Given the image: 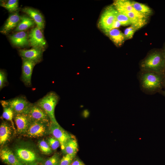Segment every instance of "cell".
Wrapping results in <instances>:
<instances>
[{
  "instance_id": "6da1fadb",
  "label": "cell",
  "mask_w": 165,
  "mask_h": 165,
  "mask_svg": "<svg viewBox=\"0 0 165 165\" xmlns=\"http://www.w3.org/2000/svg\"><path fill=\"white\" fill-rule=\"evenodd\" d=\"M165 74L140 70L137 75L141 90L148 95L160 92L163 87Z\"/></svg>"
},
{
  "instance_id": "7a4b0ae2",
  "label": "cell",
  "mask_w": 165,
  "mask_h": 165,
  "mask_svg": "<svg viewBox=\"0 0 165 165\" xmlns=\"http://www.w3.org/2000/svg\"><path fill=\"white\" fill-rule=\"evenodd\" d=\"M140 70L165 74V57L163 51L148 53L140 63Z\"/></svg>"
},
{
  "instance_id": "3957f363",
  "label": "cell",
  "mask_w": 165,
  "mask_h": 165,
  "mask_svg": "<svg viewBox=\"0 0 165 165\" xmlns=\"http://www.w3.org/2000/svg\"><path fill=\"white\" fill-rule=\"evenodd\" d=\"M59 99V96L55 92L51 91L35 103L47 114L51 121L58 126L60 125L55 118L54 110Z\"/></svg>"
},
{
  "instance_id": "277c9868",
  "label": "cell",
  "mask_w": 165,
  "mask_h": 165,
  "mask_svg": "<svg viewBox=\"0 0 165 165\" xmlns=\"http://www.w3.org/2000/svg\"><path fill=\"white\" fill-rule=\"evenodd\" d=\"M14 152L23 165H31L38 162L39 159L36 151L28 145H17L14 148Z\"/></svg>"
},
{
  "instance_id": "5b68a950",
  "label": "cell",
  "mask_w": 165,
  "mask_h": 165,
  "mask_svg": "<svg viewBox=\"0 0 165 165\" xmlns=\"http://www.w3.org/2000/svg\"><path fill=\"white\" fill-rule=\"evenodd\" d=\"M0 102L3 107H9L11 108L14 114H28L33 104L23 96L16 97L7 100H1Z\"/></svg>"
},
{
  "instance_id": "8992f818",
  "label": "cell",
  "mask_w": 165,
  "mask_h": 165,
  "mask_svg": "<svg viewBox=\"0 0 165 165\" xmlns=\"http://www.w3.org/2000/svg\"><path fill=\"white\" fill-rule=\"evenodd\" d=\"M118 11L113 6H109L105 9L101 14L98 22V26L105 33L111 30L116 20Z\"/></svg>"
},
{
  "instance_id": "52a82bcc",
  "label": "cell",
  "mask_w": 165,
  "mask_h": 165,
  "mask_svg": "<svg viewBox=\"0 0 165 165\" xmlns=\"http://www.w3.org/2000/svg\"><path fill=\"white\" fill-rule=\"evenodd\" d=\"M50 123L31 121L26 135L30 138H37L46 135L49 133Z\"/></svg>"
},
{
  "instance_id": "ba28073f",
  "label": "cell",
  "mask_w": 165,
  "mask_h": 165,
  "mask_svg": "<svg viewBox=\"0 0 165 165\" xmlns=\"http://www.w3.org/2000/svg\"><path fill=\"white\" fill-rule=\"evenodd\" d=\"M49 132V133L59 141L62 152L67 141L69 139L75 137L66 131L60 126L56 125L51 121L50 123Z\"/></svg>"
},
{
  "instance_id": "9c48e42d",
  "label": "cell",
  "mask_w": 165,
  "mask_h": 165,
  "mask_svg": "<svg viewBox=\"0 0 165 165\" xmlns=\"http://www.w3.org/2000/svg\"><path fill=\"white\" fill-rule=\"evenodd\" d=\"M41 30L37 26L32 29L28 34L29 44L33 48L43 49L46 45V42Z\"/></svg>"
},
{
  "instance_id": "30bf717a",
  "label": "cell",
  "mask_w": 165,
  "mask_h": 165,
  "mask_svg": "<svg viewBox=\"0 0 165 165\" xmlns=\"http://www.w3.org/2000/svg\"><path fill=\"white\" fill-rule=\"evenodd\" d=\"M28 115L31 121L50 123V119L46 112L35 103L33 104Z\"/></svg>"
},
{
  "instance_id": "8fae6325",
  "label": "cell",
  "mask_w": 165,
  "mask_h": 165,
  "mask_svg": "<svg viewBox=\"0 0 165 165\" xmlns=\"http://www.w3.org/2000/svg\"><path fill=\"white\" fill-rule=\"evenodd\" d=\"M22 72L21 80L27 86L31 85V78L33 68L36 64L34 62L22 58Z\"/></svg>"
},
{
  "instance_id": "7c38bea8",
  "label": "cell",
  "mask_w": 165,
  "mask_h": 165,
  "mask_svg": "<svg viewBox=\"0 0 165 165\" xmlns=\"http://www.w3.org/2000/svg\"><path fill=\"white\" fill-rule=\"evenodd\" d=\"M13 119L16 126L18 134L26 135L31 122L28 114H15Z\"/></svg>"
},
{
  "instance_id": "4fadbf2b",
  "label": "cell",
  "mask_w": 165,
  "mask_h": 165,
  "mask_svg": "<svg viewBox=\"0 0 165 165\" xmlns=\"http://www.w3.org/2000/svg\"><path fill=\"white\" fill-rule=\"evenodd\" d=\"M19 53L22 58L31 61L37 64L42 60L43 49L33 48L29 50H20Z\"/></svg>"
},
{
  "instance_id": "5bb4252c",
  "label": "cell",
  "mask_w": 165,
  "mask_h": 165,
  "mask_svg": "<svg viewBox=\"0 0 165 165\" xmlns=\"http://www.w3.org/2000/svg\"><path fill=\"white\" fill-rule=\"evenodd\" d=\"M0 158L2 161L7 165H23L14 153L7 147L1 149Z\"/></svg>"
},
{
  "instance_id": "9a60e30c",
  "label": "cell",
  "mask_w": 165,
  "mask_h": 165,
  "mask_svg": "<svg viewBox=\"0 0 165 165\" xmlns=\"http://www.w3.org/2000/svg\"><path fill=\"white\" fill-rule=\"evenodd\" d=\"M14 131L13 126L6 122L4 121L1 123L0 126L1 146L4 145L11 141Z\"/></svg>"
},
{
  "instance_id": "2e32d148",
  "label": "cell",
  "mask_w": 165,
  "mask_h": 165,
  "mask_svg": "<svg viewBox=\"0 0 165 165\" xmlns=\"http://www.w3.org/2000/svg\"><path fill=\"white\" fill-rule=\"evenodd\" d=\"M22 11L27 14L34 20L37 27L42 30L44 28V18L42 14L34 8L28 7L22 9Z\"/></svg>"
},
{
  "instance_id": "e0dca14e",
  "label": "cell",
  "mask_w": 165,
  "mask_h": 165,
  "mask_svg": "<svg viewBox=\"0 0 165 165\" xmlns=\"http://www.w3.org/2000/svg\"><path fill=\"white\" fill-rule=\"evenodd\" d=\"M20 16L17 12L10 15L1 31L3 34H7L17 26L20 20Z\"/></svg>"
},
{
  "instance_id": "ac0fdd59",
  "label": "cell",
  "mask_w": 165,
  "mask_h": 165,
  "mask_svg": "<svg viewBox=\"0 0 165 165\" xmlns=\"http://www.w3.org/2000/svg\"><path fill=\"white\" fill-rule=\"evenodd\" d=\"M9 38L13 44L16 46L23 47L29 44L28 35L24 31L10 35Z\"/></svg>"
},
{
  "instance_id": "d6986e66",
  "label": "cell",
  "mask_w": 165,
  "mask_h": 165,
  "mask_svg": "<svg viewBox=\"0 0 165 165\" xmlns=\"http://www.w3.org/2000/svg\"><path fill=\"white\" fill-rule=\"evenodd\" d=\"M113 6L119 13L132 12L139 13L132 6L131 1L128 0H116L114 1Z\"/></svg>"
},
{
  "instance_id": "ffe728a7",
  "label": "cell",
  "mask_w": 165,
  "mask_h": 165,
  "mask_svg": "<svg viewBox=\"0 0 165 165\" xmlns=\"http://www.w3.org/2000/svg\"><path fill=\"white\" fill-rule=\"evenodd\" d=\"M105 33L118 46L122 45L126 39L124 34L117 28L112 29Z\"/></svg>"
},
{
  "instance_id": "44dd1931",
  "label": "cell",
  "mask_w": 165,
  "mask_h": 165,
  "mask_svg": "<svg viewBox=\"0 0 165 165\" xmlns=\"http://www.w3.org/2000/svg\"><path fill=\"white\" fill-rule=\"evenodd\" d=\"M34 20L29 17L23 15L21 16L20 20L15 31L17 32L23 31L33 27L35 24Z\"/></svg>"
},
{
  "instance_id": "7402d4cb",
  "label": "cell",
  "mask_w": 165,
  "mask_h": 165,
  "mask_svg": "<svg viewBox=\"0 0 165 165\" xmlns=\"http://www.w3.org/2000/svg\"><path fill=\"white\" fill-rule=\"evenodd\" d=\"M78 151V145L75 137L68 140L65 143L62 152L65 154L76 156Z\"/></svg>"
},
{
  "instance_id": "603a6c76",
  "label": "cell",
  "mask_w": 165,
  "mask_h": 165,
  "mask_svg": "<svg viewBox=\"0 0 165 165\" xmlns=\"http://www.w3.org/2000/svg\"><path fill=\"white\" fill-rule=\"evenodd\" d=\"M134 9L139 13L148 17L152 13V9L146 5L134 1H131Z\"/></svg>"
},
{
  "instance_id": "cb8c5ba5",
  "label": "cell",
  "mask_w": 165,
  "mask_h": 165,
  "mask_svg": "<svg viewBox=\"0 0 165 165\" xmlns=\"http://www.w3.org/2000/svg\"><path fill=\"white\" fill-rule=\"evenodd\" d=\"M18 1L9 0L6 2L2 3L0 6L7 10L10 12L16 11L18 9Z\"/></svg>"
},
{
  "instance_id": "d4e9b609",
  "label": "cell",
  "mask_w": 165,
  "mask_h": 165,
  "mask_svg": "<svg viewBox=\"0 0 165 165\" xmlns=\"http://www.w3.org/2000/svg\"><path fill=\"white\" fill-rule=\"evenodd\" d=\"M3 108V110L2 117L3 118L11 122L12 126H13L15 132L16 130L13 120L14 115V112L12 109L9 107Z\"/></svg>"
},
{
  "instance_id": "484cf974",
  "label": "cell",
  "mask_w": 165,
  "mask_h": 165,
  "mask_svg": "<svg viewBox=\"0 0 165 165\" xmlns=\"http://www.w3.org/2000/svg\"><path fill=\"white\" fill-rule=\"evenodd\" d=\"M61 159L59 155L55 153L51 157L43 161L41 165H59Z\"/></svg>"
},
{
  "instance_id": "4316f807",
  "label": "cell",
  "mask_w": 165,
  "mask_h": 165,
  "mask_svg": "<svg viewBox=\"0 0 165 165\" xmlns=\"http://www.w3.org/2000/svg\"><path fill=\"white\" fill-rule=\"evenodd\" d=\"M38 147L41 151L44 154L48 155L52 152V148L48 142L44 140L38 141Z\"/></svg>"
},
{
  "instance_id": "83f0119b",
  "label": "cell",
  "mask_w": 165,
  "mask_h": 165,
  "mask_svg": "<svg viewBox=\"0 0 165 165\" xmlns=\"http://www.w3.org/2000/svg\"><path fill=\"white\" fill-rule=\"evenodd\" d=\"M116 19L120 23L121 25L126 26L132 25L129 18L124 14L118 12Z\"/></svg>"
},
{
  "instance_id": "f1b7e54d",
  "label": "cell",
  "mask_w": 165,
  "mask_h": 165,
  "mask_svg": "<svg viewBox=\"0 0 165 165\" xmlns=\"http://www.w3.org/2000/svg\"><path fill=\"white\" fill-rule=\"evenodd\" d=\"M138 29V28L132 25L127 28L123 33L126 38L130 39L132 38L135 32Z\"/></svg>"
},
{
  "instance_id": "f546056e",
  "label": "cell",
  "mask_w": 165,
  "mask_h": 165,
  "mask_svg": "<svg viewBox=\"0 0 165 165\" xmlns=\"http://www.w3.org/2000/svg\"><path fill=\"white\" fill-rule=\"evenodd\" d=\"M76 156L65 154L61 159L59 165H71Z\"/></svg>"
},
{
  "instance_id": "4dcf8cb0",
  "label": "cell",
  "mask_w": 165,
  "mask_h": 165,
  "mask_svg": "<svg viewBox=\"0 0 165 165\" xmlns=\"http://www.w3.org/2000/svg\"><path fill=\"white\" fill-rule=\"evenodd\" d=\"M47 142L52 150L54 151L57 150L61 146L59 141L53 136L48 138Z\"/></svg>"
},
{
  "instance_id": "1f68e13d",
  "label": "cell",
  "mask_w": 165,
  "mask_h": 165,
  "mask_svg": "<svg viewBox=\"0 0 165 165\" xmlns=\"http://www.w3.org/2000/svg\"><path fill=\"white\" fill-rule=\"evenodd\" d=\"M7 76L5 72L2 70L0 71V90L4 87L7 82Z\"/></svg>"
},
{
  "instance_id": "d6a6232c",
  "label": "cell",
  "mask_w": 165,
  "mask_h": 165,
  "mask_svg": "<svg viewBox=\"0 0 165 165\" xmlns=\"http://www.w3.org/2000/svg\"><path fill=\"white\" fill-rule=\"evenodd\" d=\"M71 165H86L82 161L77 157H75Z\"/></svg>"
},
{
  "instance_id": "836d02e7",
  "label": "cell",
  "mask_w": 165,
  "mask_h": 165,
  "mask_svg": "<svg viewBox=\"0 0 165 165\" xmlns=\"http://www.w3.org/2000/svg\"><path fill=\"white\" fill-rule=\"evenodd\" d=\"M120 25H121L120 23L116 20L113 24L111 29L118 28Z\"/></svg>"
},
{
  "instance_id": "e575fe53",
  "label": "cell",
  "mask_w": 165,
  "mask_h": 165,
  "mask_svg": "<svg viewBox=\"0 0 165 165\" xmlns=\"http://www.w3.org/2000/svg\"><path fill=\"white\" fill-rule=\"evenodd\" d=\"M160 92V93L161 94L165 96V90H161Z\"/></svg>"
},
{
  "instance_id": "d590c367",
  "label": "cell",
  "mask_w": 165,
  "mask_h": 165,
  "mask_svg": "<svg viewBox=\"0 0 165 165\" xmlns=\"http://www.w3.org/2000/svg\"><path fill=\"white\" fill-rule=\"evenodd\" d=\"M163 87H165V76L164 79Z\"/></svg>"
},
{
  "instance_id": "8d00e7d4",
  "label": "cell",
  "mask_w": 165,
  "mask_h": 165,
  "mask_svg": "<svg viewBox=\"0 0 165 165\" xmlns=\"http://www.w3.org/2000/svg\"><path fill=\"white\" fill-rule=\"evenodd\" d=\"M31 165H39L38 164V162H37Z\"/></svg>"
},
{
  "instance_id": "74e56055",
  "label": "cell",
  "mask_w": 165,
  "mask_h": 165,
  "mask_svg": "<svg viewBox=\"0 0 165 165\" xmlns=\"http://www.w3.org/2000/svg\"><path fill=\"white\" fill-rule=\"evenodd\" d=\"M163 53H164L165 57V46H164V49L163 50Z\"/></svg>"
}]
</instances>
